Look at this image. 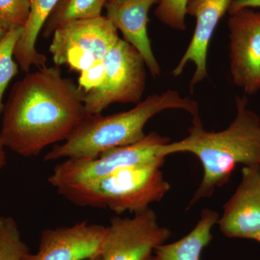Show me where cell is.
Instances as JSON below:
<instances>
[{
    "label": "cell",
    "mask_w": 260,
    "mask_h": 260,
    "mask_svg": "<svg viewBox=\"0 0 260 260\" xmlns=\"http://www.w3.org/2000/svg\"><path fill=\"white\" fill-rule=\"evenodd\" d=\"M85 93L61 75L60 67L40 68L13 85L5 104L0 138L24 158L37 157L64 141L88 115Z\"/></svg>",
    "instance_id": "1"
},
{
    "label": "cell",
    "mask_w": 260,
    "mask_h": 260,
    "mask_svg": "<svg viewBox=\"0 0 260 260\" xmlns=\"http://www.w3.org/2000/svg\"><path fill=\"white\" fill-rule=\"evenodd\" d=\"M235 119L226 129L207 131L199 115L192 116V125L184 139L162 148L164 157L189 153L199 158L203 177L189 208L200 200L210 198L215 189L226 184L239 164L260 166V118L249 109L246 96L235 99Z\"/></svg>",
    "instance_id": "2"
},
{
    "label": "cell",
    "mask_w": 260,
    "mask_h": 260,
    "mask_svg": "<svg viewBox=\"0 0 260 260\" xmlns=\"http://www.w3.org/2000/svg\"><path fill=\"white\" fill-rule=\"evenodd\" d=\"M169 109L199 115L198 102L168 90L147 97L129 111L112 115L88 114L62 144L54 145L45 162L60 159L93 158L110 149L134 144L145 136V124L154 116Z\"/></svg>",
    "instance_id": "3"
},
{
    "label": "cell",
    "mask_w": 260,
    "mask_h": 260,
    "mask_svg": "<svg viewBox=\"0 0 260 260\" xmlns=\"http://www.w3.org/2000/svg\"><path fill=\"white\" fill-rule=\"evenodd\" d=\"M165 158L120 169L102 179L57 188L64 199L75 205L109 209L118 215L150 208L170 189L161 167Z\"/></svg>",
    "instance_id": "4"
},
{
    "label": "cell",
    "mask_w": 260,
    "mask_h": 260,
    "mask_svg": "<svg viewBox=\"0 0 260 260\" xmlns=\"http://www.w3.org/2000/svg\"><path fill=\"white\" fill-rule=\"evenodd\" d=\"M169 143V138L153 132L134 144L110 149L95 158L66 159L54 167L48 181L57 189L97 180L120 169L165 158L162 148Z\"/></svg>",
    "instance_id": "5"
},
{
    "label": "cell",
    "mask_w": 260,
    "mask_h": 260,
    "mask_svg": "<svg viewBox=\"0 0 260 260\" xmlns=\"http://www.w3.org/2000/svg\"><path fill=\"white\" fill-rule=\"evenodd\" d=\"M104 78L100 86L85 93L88 114H102L113 104L141 102L146 81V64L131 44L121 39L104 58Z\"/></svg>",
    "instance_id": "6"
},
{
    "label": "cell",
    "mask_w": 260,
    "mask_h": 260,
    "mask_svg": "<svg viewBox=\"0 0 260 260\" xmlns=\"http://www.w3.org/2000/svg\"><path fill=\"white\" fill-rule=\"evenodd\" d=\"M119 39L117 29L102 15L56 29L49 51L56 66L68 65L81 73L102 60Z\"/></svg>",
    "instance_id": "7"
},
{
    "label": "cell",
    "mask_w": 260,
    "mask_h": 260,
    "mask_svg": "<svg viewBox=\"0 0 260 260\" xmlns=\"http://www.w3.org/2000/svg\"><path fill=\"white\" fill-rule=\"evenodd\" d=\"M172 232L158 223L156 214L148 208L132 218L114 217L107 227L102 260H145L165 244Z\"/></svg>",
    "instance_id": "8"
},
{
    "label": "cell",
    "mask_w": 260,
    "mask_h": 260,
    "mask_svg": "<svg viewBox=\"0 0 260 260\" xmlns=\"http://www.w3.org/2000/svg\"><path fill=\"white\" fill-rule=\"evenodd\" d=\"M232 80L247 95L260 90V10L243 8L229 19Z\"/></svg>",
    "instance_id": "9"
},
{
    "label": "cell",
    "mask_w": 260,
    "mask_h": 260,
    "mask_svg": "<svg viewBox=\"0 0 260 260\" xmlns=\"http://www.w3.org/2000/svg\"><path fill=\"white\" fill-rule=\"evenodd\" d=\"M106 233L107 227L85 220L44 229L37 252H28L22 260H88L100 255Z\"/></svg>",
    "instance_id": "10"
},
{
    "label": "cell",
    "mask_w": 260,
    "mask_h": 260,
    "mask_svg": "<svg viewBox=\"0 0 260 260\" xmlns=\"http://www.w3.org/2000/svg\"><path fill=\"white\" fill-rule=\"evenodd\" d=\"M217 224L229 238L255 240L259 235L260 166L243 168L242 181Z\"/></svg>",
    "instance_id": "11"
},
{
    "label": "cell",
    "mask_w": 260,
    "mask_h": 260,
    "mask_svg": "<svg viewBox=\"0 0 260 260\" xmlns=\"http://www.w3.org/2000/svg\"><path fill=\"white\" fill-rule=\"evenodd\" d=\"M232 0H189L186 7V15L196 18V26L191 42L172 75H181L186 65L194 63L195 71L191 80V90L208 77V49L210 41L220 19L229 10Z\"/></svg>",
    "instance_id": "12"
},
{
    "label": "cell",
    "mask_w": 260,
    "mask_h": 260,
    "mask_svg": "<svg viewBox=\"0 0 260 260\" xmlns=\"http://www.w3.org/2000/svg\"><path fill=\"white\" fill-rule=\"evenodd\" d=\"M160 0H108L106 3L107 18L124 40L131 44L144 59L153 78L160 76V67L152 49L148 37V13Z\"/></svg>",
    "instance_id": "13"
},
{
    "label": "cell",
    "mask_w": 260,
    "mask_h": 260,
    "mask_svg": "<svg viewBox=\"0 0 260 260\" xmlns=\"http://www.w3.org/2000/svg\"><path fill=\"white\" fill-rule=\"evenodd\" d=\"M28 1L30 13L14 51L15 59L25 73H28L32 66L39 69L46 66L47 57L38 51L36 46L46 22L60 0Z\"/></svg>",
    "instance_id": "14"
},
{
    "label": "cell",
    "mask_w": 260,
    "mask_h": 260,
    "mask_svg": "<svg viewBox=\"0 0 260 260\" xmlns=\"http://www.w3.org/2000/svg\"><path fill=\"white\" fill-rule=\"evenodd\" d=\"M217 212L205 209L189 234L177 242L164 244L154 251L158 260H200L203 249L213 239L212 229L218 223Z\"/></svg>",
    "instance_id": "15"
},
{
    "label": "cell",
    "mask_w": 260,
    "mask_h": 260,
    "mask_svg": "<svg viewBox=\"0 0 260 260\" xmlns=\"http://www.w3.org/2000/svg\"><path fill=\"white\" fill-rule=\"evenodd\" d=\"M107 1L60 0L43 28V37L47 39L50 37L56 29L65 24L102 16V10Z\"/></svg>",
    "instance_id": "16"
},
{
    "label": "cell",
    "mask_w": 260,
    "mask_h": 260,
    "mask_svg": "<svg viewBox=\"0 0 260 260\" xmlns=\"http://www.w3.org/2000/svg\"><path fill=\"white\" fill-rule=\"evenodd\" d=\"M23 28L6 32L0 39V115L4 109L3 96L10 80L18 73V64L13 60L17 43L22 35Z\"/></svg>",
    "instance_id": "17"
},
{
    "label": "cell",
    "mask_w": 260,
    "mask_h": 260,
    "mask_svg": "<svg viewBox=\"0 0 260 260\" xmlns=\"http://www.w3.org/2000/svg\"><path fill=\"white\" fill-rule=\"evenodd\" d=\"M28 252L15 219L0 216V260H22Z\"/></svg>",
    "instance_id": "18"
},
{
    "label": "cell",
    "mask_w": 260,
    "mask_h": 260,
    "mask_svg": "<svg viewBox=\"0 0 260 260\" xmlns=\"http://www.w3.org/2000/svg\"><path fill=\"white\" fill-rule=\"evenodd\" d=\"M29 13L28 0H0V28L5 32L23 28Z\"/></svg>",
    "instance_id": "19"
},
{
    "label": "cell",
    "mask_w": 260,
    "mask_h": 260,
    "mask_svg": "<svg viewBox=\"0 0 260 260\" xmlns=\"http://www.w3.org/2000/svg\"><path fill=\"white\" fill-rule=\"evenodd\" d=\"M189 0H160L155 11L158 20L174 30H186V7Z\"/></svg>",
    "instance_id": "20"
},
{
    "label": "cell",
    "mask_w": 260,
    "mask_h": 260,
    "mask_svg": "<svg viewBox=\"0 0 260 260\" xmlns=\"http://www.w3.org/2000/svg\"><path fill=\"white\" fill-rule=\"evenodd\" d=\"M105 73L104 59L92 65L88 69L80 73L78 86L85 93L100 86L103 83Z\"/></svg>",
    "instance_id": "21"
},
{
    "label": "cell",
    "mask_w": 260,
    "mask_h": 260,
    "mask_svg": "<svg viewBox=\"0 0 260 260\" xmlns=\"http://www.w3.org/2000/svg\"><path fill=\"white\" fill-rule=\"evenodd\" d=\"M243 8L260 9V0H232L228 11L231 14Z\"/></svg>",
    "instance_id": "22"
},
{
    "label": "cell",
    "mask_w": 260,
    "mask_h": 260,
    "mask_svg": "<svg viewBox=\"0 0 260 260\" xmlns=\"http://www.w3.org/2000/svg\"><path fill=\"white\" fill-rule=\"evenodd\" d=\"M5 147L0 138V172L4 169L7 164L6 153H5Z\"/></svg>",
    "instance_id": "23"
},
{
    "label": "cell",
    "mask_w": 260,
    "mask_h": 260,
    "mask_svg": "<svg viewBox=\"0 0 260 260\" xmlns=\"http://www.w3.org/2000/svg\"><path fill=\"white\" fill-rule=\"evenodd\" d=\"M145 260H158V259L156 257V256L152 254V255L149 256L148 257L146 258Z\"/></svg>",
    "instance_id": "24"
},
{
    "label": "cell",
    "mask_w": 260,
    "mask_h": 260,
    "mask_svg": "<svg viewBox=\"0 0 260 260\" xmlns=\"http://www.w3.org/2000/svg\"><path fill=\"white\" fill-rule=\"evenodd\" d=\"M6 34V32L4 31L1 28H0V39H3V37H4Z\"/></svg>",
    "instance_id": "25"
},
{
    "label": "cell",
    "mask_w": 260,
    "mask_h": 260,
    "mask_svg": "<svg viewBox=\"0 0 260 260\" xmlns=\"http://www.w3.org/2000/svg\"><path fill=\"white\" fill-rule=\"evenodd\" d=\"M88 260H102V257H101V255H98L96 256H94L93 258H90Z\"/></svg>",
    "instance_id": "26"
},
{
    "label": "cell",
    "mask_w": 260,
    "mask_h": 260,
    "mask_svg": "<svg viewBox=\"0 0 260 260\" xmlns=\"http://www.w3.org/2000/svg\"><path fill=\"white\" fill-rule=\"evenodd\" d=\"M256 241H257V242H260V234L259 236H258L257 237H256V239H255Z\"/></svg>",
    "instance_id": "27"
}]
</instances>
